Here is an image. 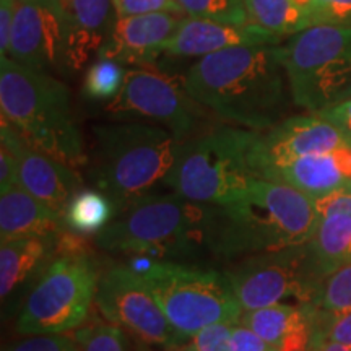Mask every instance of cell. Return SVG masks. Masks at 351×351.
I'll list each match as a JSON object with an SVG mask.
<instances>
[{"label":"cell","instance_id":"cell-1","mask_svg":"<svg viewBox=\"0 0 351 351\" xmlns=\"http://www.w3.org/2000/svg\"><path fill=\"white\" fill-rule=\"evenodd\" d=\"M189 95L226 124L267 132L282 122L288 78L282 46H239L200 57L182 78Z\"/></svg>","mask_w":351,"mask_h":351},{"label":"cell","instance_id":"cell-2","mask_svg":"<svg viewBox=\"0 0 351 351\" xmlns=\"http://www.w3.org/2000/svg\"><path fill=\"white\" fill-rule=\"evenodd\" d=\"M317 225L313 197L258 179L226 205H212L208 249L226 261L309 243Z\"/></svg>","mask_w":351,"mask_h":351},{"label":"cell","instance_id":"cell-3","mask_svg":"<svg viewBox=\"0 0 351 351\" xmlns=\"http://www.w3.org/2000/svg\"><path fill=\"white\" fill-rule=\"evenodd\" d=\"M91 135L88 181L114 202L117 213L166 186L186 142L165 127L135 121L98 124Z\"/></svg>","mask_w":351,"mask_h":351},{"label":"cell","instance_id":"cell-4","mask_svg":"<svg viewBox=\"0 0 351 351\" xmlns=\"http://www.w3.org/2000/svg\"><path fill=\"white\" fill-rule=\"evenodd\" d=\"M0 109L2 119L32 147L73 169L86 168L69 90L56 75L0 57Z\"/></svg>","mask_w":351,"mask_h":351},{"label":"cell","instance_id":"cell-5","mask_svg":"<svg viewBox=\"0 0 351 351\" xmlns=\"http://www.w3.org/2000/svg\"><path fill=\"white\" fill-rule=\"evenodd\" d=\"M258 137L261 132L230 124L199 132L184 142L166 187L195 204H230L263 179Z\"/></svg>","mask_w":351,"mask_h":351},{"label":"cell","instance_id":"cell-6","mask_svg":"<svg viewBox=\"0 0 351 351\" xmlns=\"http://www.w3.org/2000/svg\"><path fill=\"white\" fill-rule=\"evenodd\" d=\"M212 205L195 204L171 192L153 194L117 213L95 245L122 256H152L166 261L208 249Z\"/></svg>","mask_w":351,"mask_h":351},{"label":"cell","instance_id":"cell-7","mask_svg":"<svg viewBox=\"0 0 351 351\" xmlns=\"http://www.w3.org/2000/svg\"><path fill=\"white\" fill-rule=\"evenodd\" d=\"M124 265L142 278L176 330L191 340L202 328L239 322L244 309L226 275L152 256H127Z\"/></svg>","mask_w":351,"mask_h":351},{"label":"cell","instance_id":"cell-8","mask_svg":"<svg viewBox=\"0 0 351 351\" xmlns=\"http://www.w3.org/2000/svg\"><path fill=\"white\" fill-rule=\"evenodd\" d=\"M289 96L317 114L351 96V26L314 25L282 46Z\"/></svg>","mask_w":351,"mask_h":351},{"label":"cell","instance_id":"cell-9","mask_svg":"<svg viewBox=\"0 0 351 351\" xmlns=\"http://www.w3.org/2000/svg\"><path fill=\"white\" fill-rule=\"evenodd\" d=\"M98 282L86 252L57 254L21 302L16 333L26 337L75 330L96 300Z\"/></svg>","mask_w":351,"mask_h":351},{"label":"cell","instance_id":"cell-10","mask_svg":"<svg viewBox=\"0 0 351 351\" xmlns=\"http://www.w3.org/2000/svg\"><path fill=\"white\" fill-rule=\"evenodd\" d=\"M225 275L244 311L288 300L313 304L326 280L309 243L236 258Z\"/></svg>","mask_w":351,"mask_h":351},{"label":"cell","instance_id":"cell-11","mask_svg":"<svg viewBox=\"0 0 351 351\" xmlns=\"http://www.w3.org/2000/svg\"><path fill=\"white\" fill-rule=\"evenodd\" d=\"M114 121L147 122L165 127L181 140L199 134L208 111L189 95L184 82L155 69H129L121 93L106 106Z\"/></svg>","mask_w":351,"mask_h":351},{"label":"cell","instance_id":"cell-12","mask_svg":"<svg viewBox=\"0 0 351 351\" xmlns=\"http://www.w3.org/2000/svg\"><path fill=\"white\" fill-rule=\"evenodd\" d=\"M96 306L112 326L124 328L148 345L179 348L189 339L171 326L147 285L125 265L99 276Z\"/></svg>","mask_w":351,"mask_h":351},{"label":"cell","instance_id":"cell-13","mask_svg":"<svg viewBox=\"0 0 351 351\" xmlns=\"http://www.w3.org/2000/svg\"><path fill=\"white\" fill-rule=\"evenodd\" d=\"M67 16L64 0L19 2L8 59L44 73L67 72Z\"/></svg>","mask_w":351,"mask_h":351},{"label":"cell","instance_id":"cell-14","mask_svg":"<svg viewBox=\"0 0 351 351\" xmlns=\"http://www.w3.org/2000/svg\"><path fill=\"white\" fill-rule=\"evenodd\" d=\"M0 137L19 158V186L64 218L70 200L83 189V179L77 169L32 147L3 119Z\"/></svg>","mask_w":351,"mask_h":351},{"label":"cell","instance_id":"cell-15","mask_svg":"<svg viewBox=\"0 0 351 351\" xmlns=\"http://www.w3.org/2000/svg\"><path fill=\"white\" fill-rule=\"evenodd\" d=\"M350 145L345 135L319 114L289 117L267 132H261L257 161L263 179L271 169L300 158L327 153Z\"/></svg>","mask_w":351,"mask_h":351},{"label":"cell","instance_id":"cell-16","mask_svg":"<svg viewBox=\"0 0 351 351\" xmlns=\"http://www.w3.org/2000/svg\"><path fill=\"white\" fill-rule=\"evenodd\" d=\"M184 16L165 12L121 16L98 57H109L124 65L137 67L152 65L165 52L166 44L178 32Z\"/></svg>","mask_w":351,"mask_h":351},{"label":"cell","instance_id":"cell-17","mask_svg":"<svg viewBox=\"0 0 351 351\" xmlns=\"http://www.w3.org/2000/svg\"><path fill=\"white\" fill-rule=\"evenodd\" d=\"M280 41L282 39L271 36L270 33L252 23L225 25L184 16L178 32L166 44L165 54L174 57H205L231 47L278 44Z\"/></svg>","mask_w":351,"mask_h":351},{"label":"cell","instance_id":"cell-18","mask_svg":"<svg viewBox=\"0 0 351 351\" xmlns=\"http://www.w3.org/2000/svg\"><path fill=\"white\" fill-rule=\"evenodd\" d=\"M67 16V56L69 72L82 70L114 32L117 16L114 0H64Z\"/></svg>","mask_w":351,"mask_h":351},{"label":"cell","instance_id":"cell-19","mask_svg":"<svg viewBox=\"0 0 351 351\" xmlns=\"http://www.w3.org/2000/svg\"><path fill=\"white\" fill-rule=\"evenodd\" d=\"M65 232V231H64ZM57 236H34L2 241L0 245V298L2 304H16L28 287L59 252Z\"/></svg>","mask_w":351,"mask_h":351},{"label":"cell","instance_id":"cell-20","mask_svg":"<svg viewBox=\"0 0 351 351\" xmlns=\"http://www.w3.org/2000/svg\"><path fill=\"white\" fill-rule=\"evenodd\" d=\"M317 225L309 244L326 278L351 263V192L335 191L314 199Z\"/></svg>","mask_w":351,"mask_h":351},{"label":"cell","instance_id":"cell-21","mask_svg":"<svg viewBox=\"0 0 351 351\" xmlns=\"http://www.w3.org/2000/svg\"><path fill=\"white\" fill-rule=\"evenodd\" d=\"M265 179L288 184L313 199L341 191L351 182V145L300 158L271 169Z\"/></svg>","mask_w":351,"mask_h":351},{"label":"cell","instance_id":"cell-22","mask_svg":"<svg viewBox=\"0 0 351 351\" xmlns=\"http://www.w3.org/2000/svg\"><path fill=\"white\" fill-rule=\"evenodd\" d=\"M239 322L278 351H307L313 332V306L282 302L244 311Z\"/></svg>","mask_w":351,"mask_h":351},{"label":"cell","instance_id":"cell-23","mask_svg":"<svg viewBox=\"0 0 351 351\" xmlns=\"http://www.w3.org/2000/svg\"><path fill=\"white\" fill-rule=\"evenodd\" d=\"M67 231L64 218L29 195L23 187L13 186L0 195V239L57 236Z\"/></svg>","mask_w":351,"mask_h":351},{"label":"cell","instance_id":"cell-24","mask_svg":"<svg viewBox=\"0 0 351 351\" xmlns=\"http://www.w3.org/2000/svg\"><path fill=\"white\" fill-rule=\"evenodd\" d=\"M117 217L114 202L98 189H85L73 195L64 215V223L73 234L96 236Z\"/></svg>","mask_w":351,"mask_h":351},{"label":"cell","instance_id":"cell-25","mask_svg":"<svg viewBox=\"0 0 351 351\" xmlns=\"http://www.w3.org/2000/svg\"><path fill=\"white\" fill-rule=\"evenodd\" d=\"M249 20L271 36L283 39L309 28V13L293 0H245Z\"/></svg>","mask_w":351,"mask_h":351},{"label":"cell","instance_id":"cell-26","mask_svg":"<svg viewBox=\"0 0 351 351\" xmlns=\"http://www.w3.org/2000/svg\"><path fill=\"white\" fill-rule=\"evenodd\" d=\"M127 72L124 64L119 60L109 59V57H96V59L88 65L83 77V95L91 101H111L121 93L124 86Z\"/></svg>","mask_w":351,"mask_h":351},{"label":"cell","instance_id":"cell-27","mask_svg":"<svg viewBox=\"0 0 351 351\" xmlns=\"http://www.w3.org/2000/svg\"><path fill=\"white\" fill-rule=\"evenodd\" d=\"M186 16L225 25H249L245 0H176Z\"/></svg>","mask_w":351,"mask_h":351},{"label":"cell","instance_id":"cell-28","mask_svg":"<svg viewBox=\"0 0 351 351\" xmlns=\"http://www.w3.org/2000/svg\"><path fill=\"white\" fill-rule=\"evenodd\" d=\"M313 306L322 313H341L351 309V263L335 270L324 280Z\"/></svg>","mask_w":351,"mask_h":351},{"label":"cell","instance_id":"cell-29","mask_svg":"<svg viewBox=\"0 0 351 351\" xmlns=\"http://www.w3.org/2000/svg\"><path fill=\"white\" fill-rule=\"evenodd\" d=\"M80 351H125V337L121 327L93 322L78 328L73 335Z\"/></svg>","mask_w":351,"mask_h":351},{"label":"cell","instance_id":"cell-30","mask_svg":"<svg viewBox=\"0 0 351 351\" xmlns=\"http://www.w3.org/2000/svg\"><path fill=\"white\" fill-rule=\"evenodd\" d=\"M313 306V304H311ZM311 339L335 341L351 348V309L341 313H322L313 306Z\"/></svg>","mask_w":351,"mask_h":351},{"label":"cell","instance_id":"cell-31","mask_svg":"<svg viewBox=\"0 0 351 351\" xmlns=\"http://www.w3.org/2000/svg\"><path fill=\"white\" fill-rule=\"evenodd\" d=\"M2 351H80L75 339L64 333L51 335H26L12 341Z\"/></svg>","mask_w":351,"mask_h":351},{"label":"cell","instance_id":"cell-32","mask_svg":"<svg viewBox=\"0 0 351 351\" xmlns=\"http://www.w3.org/2000/svg\"><path fill=\"white\" fill-rule=\"evenodd\" d=\"M236 322L213 324L202 328L187 343V351H231L230 337Z\"/></svg>","mask_w":351,"mask_h":351},{"label":"cell","instance_id":"cell-33","mask_svg":"<svg viewBox=\"0 0 351 351\" xmlns=\"http://www.w3.org/2000/svg\"><path fill=\"white\" fill-rule=\"evenodd\" d=\"M351 26V0H314L311 7V26Z\"/></svg>","mask_w":351,"mask_h":351},{"label":"cell","instance_id":"cell-34","mask_svg":"<svg viewBox=\"0 0 351 351\" xmlns=\"http://www.w3.org/2000/svg\"><path fill=\"white\" fill-rule=\"evenodd\" d=\"M117 16L148 15V13H178L184 15L176 0H114Z\"/></svg>","mask_w":351,"mask_h":351},{"label":"cell","instance_id":"cell-35","mask_svg":"<svg viewBox=\"0 0 351 351\" xmlns=\"http://www.w3.org/2000/svg\"><path fill=\"white\" fill-rule=\"evenodd\" d=\"M230 350L231 351H278L274 345L267 343L262 337L256 332L245 327L244 324L236 322L232 327L230 337Z\"/></svg>","mask_w":351,"mask_h":351},{"label":"cell","instance_id":"cell-36","mask_svg":"<svg viewBox=\"0 0 351 351\" xmlns=\"http://www.w3.org/2000/svg\"><path fill=\"white\" fill-rule=\"evenodd\" d=\"M19 184V158L15 152L2 143L0 148V192Z\"/></svg>","mask_w":351,"mask_h":351},{"label":"cell","instance_id":"cell-37","mask_svg":"<svg viewBox=\"0 0 351 351\" xmlns=\"http://www.w3.org/2000/svg\"><path fill=\"white\" fill-rule=\"evenodd\" d=\"M317 114L326 117L327 121H330L332 124L345 135V138L348 140L351 145V96L341 101V103L335 104V106L324 109V111H320Z\"/></svg>","mask_w":351,"mask_h":351},{"label":"cell","instance_id":"cell-38","mask_svg":"<svg viewBox=\"0 0 351 351\" xmlns=\"http://www.w3.org/2000/svg\"><path fill=\"white\" fill-rule=\"evenodd\" d=\"M19 0H0V57H7Z\"/></svg>","mask_w":351,"mask_h":351},{"label":"cell","instance_id":"cell-39","mask_svg":"<svg viewBox=\"0 0 351 351\" xmlns=\"http://www.w3.org/2000/svg\"><path fill=\"white\" fill-rule=\"evenodd\" d=\"M307 351H351V348L345 345L335 343V341L320 340V339H311Z\"/></svg>","mask_w":351,"mask_h":351},{"label":"cell","instance_id":"cell-40","mask_svg":"<svg viewBox=\"0 0 351 351\" xmlns=\"http://www.w3.org/2000/svg\"><path fill=\"white\" fill-rule=\"evenodd\" d=\"M293 2H295L300 8H302V10L309 13V19H311V7H313L314 0H293Z\"/></svg>","mask_w":351,"mask_h":351},{"label":"cell","instance_id":"cell-41","mask_svg":"<svg viewBox=\"0 0 351 351\" xmlns=\"http://www.w3.org/2000/svg\"><path fill=\"white\" fill-rule=\"evenodd\" d=\"M19 2H51V0H19Z\"/></svg>","mask_w":351,"mask_h":351},{"label":"cell","instance_id":"cell-42","mask_svg":"<svg viewBox=\"0 0 351 351\" xmlns=\"http://www.w3.org/2000/svg\"><path fill=\"white\" fill-rule=\"evenodd\" d=\"M168 351H184V350H181V348H171V350H168Z\"/></svg>","mask_w":351,"mask_h":351},{"label":"cell","instance_id":"cell-43","mask_svg":"<svg viewBox=\"0 0 351 351\" xmlns=\"http://www.w3.org/2000/svg\"><path fill=\"white\" fill-rule=\"evenodd\" d=\"M345 189H348V191H350V192H351V182H350V184H348V186H346V187H345Z\"/></svg>","mask_w":351,"mask_h":351}]
</instances>
